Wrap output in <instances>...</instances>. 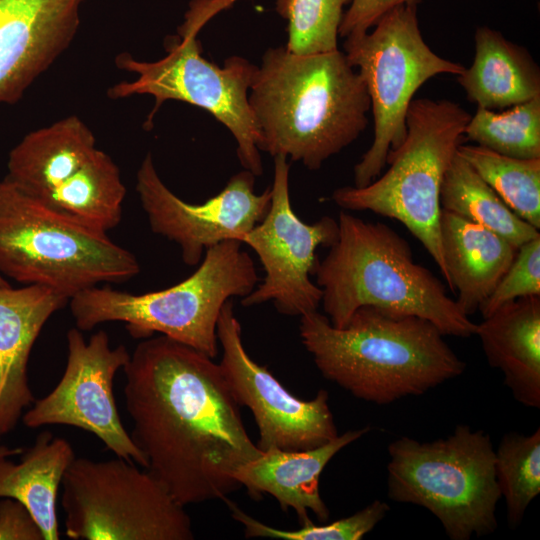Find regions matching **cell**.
I'll return each instance as SVG.
<instances>
[{"instance_id": "obj_1", "label": "cell", "mask_w": 540, "mask_h": 540, "mask_svg": "<svg viewBox=\"0 0 540 540\" xmlns=\"http://www.w3.org/2000/svg\"><path fill=\"white\" fill-rule=\"evenodd\" d=\"M130 434L150 471L181 505L225 500L234 475L262 451L244 426L223 370L164 335L143 339L123 368Z\"/></svg>"}, {"instance_id": "obj_2", "label": "cell", "mask_w": 540, "mask_h": 540, "mask_svg": "<svg viewBox=\"0 0 540 540\" xmlns=\"http://www.w3.org/2000/svg\"><path fill=\"white\" fill-rule=\"evenodd\" d=\"M248 101L260 134L258 149L318 170L365 130L370 98L365 82L339 49L296 54L268 48Z\"/></svg>"}, {"instance_id": "obj_3", "label": "cell", "mask_w": 540, "mask_h": 540, "mask_svg": "<svg viewBox=\"0 0 540 540\" xmlns=\"http://www.w3.org/2000/svg\"><path fill=\"white\" fill-rule=\"evenodd\" d=\"M299 334L324 378L379 405L424 394L466 369L430 321L375 306L359 307L342 328L317 310L306 313Z\"/></svg>"}, {"instance_id": "obj_4", "label": "cell", "mask_w": 540, "mask_h": 540, "mask_svg": "<svg viewBox=\"0 0 540 540\" xmlns=\"http://www.w3.org/2000/svg\"><path fill=\"white\" fill-rule=\"evenodd\" d=\"M339 234L314 271L330 323L344 327L361 306L415 315L444 336H474L472 322L447 294L445 285L416 263L409 243L380 222L347 212L338 217Z\"/></svg>"}, {"instance_id": "obj_5", "label": "cell", "mask_w": 540, "mask_h": 540, "mask_svg": "<svg viewBox=\"0 0 540 540\" xmlns=\"http://www.w3.org/2000/svg\"><path fill=\"white\" fill-rule=\"evenodd\" d=\"M257 282L255 264L242 242L226 240L207 249L198 268L171 287L133 294L98 285L77 293L68 304L81 331L123 322L135 339L164 335L214 359L223 305L248 295Z\"/></svg>"}, {"instance_id": "obj_6", "label": "cell", "mask_w": 540, "mask_h": 540, "mask_svg": "<svg viewBox=\"0 0 540 540\" xmlns=\"http://www.w3.org/2000/svg\"><path fill=\"white\" fill-rule=\"evenodd\" d=\"M135 255L107 232L62 215L6 177L0 180V274L48 287L69 300L100 284L135 277Z\"/></svg>"}, {"instance_id": "obj_7", "label": "cell", "mask_w": 540, "mask_h": 540, "mask_svg": "<svg viewBox=\"0 0 540 540\" xmlns=\"http://www.w3.org/2000/svg\"><path fill=\"white\" fill-rule=\"evenodd\" d=\"M235 0H194L178 37L166 44L167 54L156 61H140L121 53L115 63L133 73L132 81H122L108 90L112 99L133 95H151L155 100L146 124L168 100L186 102L208 111L232 133L237 156L244 169L255 176L263 173L258 145L260 134L248 101L250 86L257 68L249 60L231 56L220 67L201 55L197 35L203 25L219 10Z\"/></svg>"}, {"instance_id": "obj_8", "label": "cell", "mask_w": 540, "mask_h": 540, "mask_svg": "<svg viewBox=\"0 0 540 540\" xmlns=\"http://www.w3.org/2000/svg\"><path fill=\"white\" fill-rule=\"evenodd\" d=\"M470 118L453 101L413 99L405 138L388 154L389 168L364 187H340L331 196L345 210H369L401 222L428 251L445 280L440 191Z\"/></svg>"}, {"instance_id": "obj_9", "label": "cell", "mask_w": 540, "mask_h": 540, "mask_svg": "<svg viewBox=\"0 0 540 540\" xmlns=\"http://www.w3.org/2000/svg\"><path fill=\"white\" fill-rule=\"evenodd\" d=\"M388 497L421 506L451 540L492 534L501 498L490 435L459 424L433 441L400 437L388 445Z\"/></svg>"}, {"instance_id": "obj_10", "label": "cell", "mask_w": 540, "mask_h": 540, "mask_svg": "<svg viewBox=\"0 0 540 540\" xmlns=\"http://www.w3.org/2000/svg\"><path fill=\"white\" fill-rule=\"evenodd\" d=\"M417 5H400L383 15L371 31L345 38L344 53L365 82L374 121L372 144L354 167L355 187L381 175L389 152L403 142L407 111L417 90L436 75L458 76L465 69L427 45Z\"/></svg>"}, {"instance_id": "obj_11", "label": "cell", "mask_w": 540, "mask_h": 540, "mask_svg": "<svg viewBox=\"0 0 540 540\" xmlns=\"http://www.w3.org/2000/svg\"><path fill=\"white\" fill-rule=\"evenodd\" d=\"M7 170L15 186L62 215L104 232L121 221L120 170L77 116L25 135L10 151Z\"/></svg>"}, {"instance_id": "obj_12", "label": "cell", "mask_w": 540, "mask_h": 540, "mask_svg": "<svg viewBox=\"0 0 540 540\" xmlns=\"http://www.w3.org/2000/svg\"><path fill=\"white\" fill-rule=\"evenodd\" d=\"M61 486L65 534L72 540L194 539L185 506L131 460L75 457Z\"/></svg>"}, {"instance_id": "obj_13", "label": "cell", "mask_w": 540, "mask_h": 540, "mask_svg": "<svg viewBox=\"0 0 540 540\" xmlns=\"http://www.w3.org/2000/svg\"><path fill=\"white\" fill-rule=\"evenodd\" d=\"M273 158L270 208L241 240L257 254L265 277L241 302L254 306L272 301L280 314L302 316L316 311L321 303L322 290L310 280V275L318 263L317 248L334 244L339 225L330 216L307 224L296 215L290 202L287 157Z\"/></svg>"}, {"instance_id": "obj_14", "label": "cell", "mask_w": 540, "mask_h": 540, "mask_svg": "<svg viewBox=\"0 0 540 540\" xmlns=\"http://www.w3.org/2000/svg\"><path fill=\"white\" fill-rule=\"evenodd\" d=\"M66 341L64 373L50 393L33 402L23 415L24 425L83 429L94 434L117 457L146 468V458L124 428L113 394L116 373L130 358L126 346L112 347L104 330L85 340L77 327L68 330Z\"/></svg>"}, {"instance_id": "obj_15", "label": "cell", "mask_w": 540, "mask_h": 540, "mask_svg": "<svg viewBox=\"0 0 540 540\" xmlns=\"http://www.w3.org/2000/svg\"><path fill=\"white\" fill-rule=\"evenodd\" d=\"M217 337L222 347L219 364L239 405L253 415L261 451L312 449L338 436L326 390H319L311 400L297 398L249 356L231 300L220 312Z\"/></svg>"}, {"instance_id": "obj_16", "label": "cell", "mask_w": 540, "mask_h": 540, "mask_svg": "<svg viewBox=\"0 0 540 540\" xmlns=\"http://www.w3.org/2000/svg\"><path fill=\"white\" fill-rule=\"evenodd\" d=\"M255 175L234 174L217 195L202 204L187 203L161 180L150 153L136 175V192L152 232L175 242L183 262L198 265L210 247L226 240L241 242L260 223L271 204V187L254 191Z\"/></svg>"}, {"instance_id": "obj_17", "label": "cell", "mask_w": 540, "mask_h": 540, "mask_svg": "<svg viewBox=\"0 0 540 540\" xmlns=\"http://www.w3.org/2000/svg\"><path fill=\"white\" fill-rule=\"evenodd\" d=\"M83 0H0V104L19 101L68 48Z\"/></svg>"}, {"instance_id": "obj_18", "label": "cell", "mask_w": 540, "mask_h": 540, "mask_svg": "<svg viewBox=\"0 0 540 540\" xmlns=\"http://www.w3.org/2000/svg\"><path fill=\"white\" fill-rule=\"evenodd\" d=\"M68 302L40 285L0 286V438L35 401L28 379L30 353L46 322Z\"/></svg>"}, {"instance_id": "obj_19", "label": "cell", "mask_w": 540, "mask_h": 540, "mask_svg": "<svg viewBox=\"0 0 540 540\" xmlns=\"http://www.w3.org/2000/svg\"><path fill=\"white\" fill-rule=\"evenodd\" d=\"M369 431V426L349 430L312 449L262 451L242 465L234 478L251 498L258 500L263 494H269L284 512L293 509L300 525L311 521L309 511L325 522L330 512L320 494V476L340 450Z\"/></svg>"}, {"instance_id": "obj_20", "label": "cell", "mask_w": 540, "mask_h": 540, "mask_svg": "<svg viewBox=\"0 0 540 540\" xmlns=\"http://www.w3.org/2000/svg\"><path fill=\"white\" fill-rule=\"evenodd\" d=\"M475 335L514 399L540 408V295L500 306L477 324Z\"/></svg>"}, {"instance_id": "obj_21", "label": "cell", "mask_w": 540, "mask_h": 540, "mask_svg": "<svg viewBox=\"0 0 540 540\" xmlns=\"http://www.w3.org/2000/svg\"><path fill=\"white\" fill-rule=\"evenodd\" d=\"M440 235L448 288L470 316L489 297L518 248L490 229L443 210Z\"/></svg>"}, {"instance_id": "obj_22", "label": "cell", "mask_w": 540, "mask_h": 540, "mask_svg": "<svg viewBox=\"0 0 540 540\" xmlns=\"http://www.w3.org/2000/svg\"><path fill=\"white\" fill-rule=\"evenodd\" d=\"M474 39L473 63L457 76L470 102L501 111L540 96V70L524 47L487 26Z\"/></svg>"}, {"instance_id": "obj_23", "label": "cell", "mask_w": 540, "mask_h": 540, "mask_svg": "<svg viewBox=\"0 0 540 540\" xmlns=\"http://www.w3.org/2000/svg\"><path fill=\"white\" fill-rule=\"evenodd\" d=\"M75 457L69 441L49 431L37 436L19 463L0 457V498L21 502L38 523L44 540L60 538L56 499Z\"/></svg>"}, {"instance_id": "obj_24", "label": "cell", "mask_w": 540, "mask_h": 540, "mask_svg": "<svg viewBox=\"0 0 540 540\" xmlns=\"http://www.w3.org/2000/svg\"><path fill=\"white\" fill-rule=\"evenodd\" d=\"M440 204L443 210L490 229L516 248L540 236L539 230L517 216L458 152L445 172Z\"/></svg>"}, {"instance_id": "obj_25", "label": "cell", "mask_w": 540, "mask_h": 540, "mask_svg": "<svg viewBox=\"0 0 540 540\" xmlns=\"http://www.w3.org/2000/svg\"><path fill=\"white\" fill-rule=\"evenodd\" d=\"M457 152L517 216L540 229V158H513L476 144H460Z\"/></svg>"}, {"instance_id": "obj_26", "label": "cell", "mask_w": 540, "mask_h": 540, "mask_svg": "<svg viewBox=\"0 0 540 540\" xmlns=\"http://www.w3.org/2000/svg\"><path fill=\"white\" fill-rule=\"evenodd\" d=\"M464 135L505 156L540 158V96L501 111L477 107Z\"/></svg>"}, {"instance_id": "obj_27", "label": "cell", "mask_w": 540, "mask_h": 540, "mask_svg": "<svg viewBox=\"0 0 540 540\" xmlns=\"http://www.w3.org/2000/svg\"><path fill=\"white\" fill-rule=\"evenodd\" d=\"M495 473L508 523L515 527L540 492V429L505 434L495 449Z\"/></svg>"}, {"instance_id": "obj_28", "label": "cell", "mask_w": 540, "mask_h": 540, "mask_svg": "<svg viewBox=\"0 0 540 540\" xmlns=\"http://www.w3.org/2000/svg\"><path fill=\"white\" fill-rule=\"evenodd\" d=\"M351 0H276L277 13L287 21L286 49L296 54L338 49L344 6Z\"/></svg>"}, {"instance_id": "obj_29", "label": "cell", "mask_w": 540, "mask_h": 540, "mask_svg": "<svg viewBox=\"0 0 540 540\" xmlns=\"http://www.w3.org/2000/svg\"><path fill=\"white\" fill-rule=\"evenodd\" d=\"M234 520L244 529L246 538L264 537L282 540H361L385 518L390 511L387 503L374 500L353 515L328 524L315 525L312 521L294 530L278 529L253 518L228 498L224 500Z\"/></svg>"}, {"instance_id": "obj_30", "label": "cell", "mask_w": 540, "mask_h": 540, "mask_svg": "<svg viewBox=\"0 0 540 540\" xmlns=\"http://www.w3.org/2000/svg\"><path fill=\"white\" fill-rule=\"evenodd\" d=\"M540 295V236L522 244L511 265L479 307L483 318L518 298Z\"/></svg>"}, {"instance_id": "obj_31", "label": "cell", "mask_w": 540, "mask_h": 540, "mask_svg": "<svg viewBox=\"0 0 540 540\" xmlns=\"http://www.w3.org/2000/svg\"><path fill=\"white\" fill-rule=\"evenodd\" d=\"M421 0H351L344 11L339 27V36L361 35L368 32L390 10L407 3Z\"/></svg>"}, {"instance_id": "obj_32", "label": "cell", "mask_w": 540, "mask_h": 540, "mask_svg": "<svg viewBox=\"0 0 540 540\" xmlns=\"http://www.w3.org/2000/svg\"><path fill=\"white\" fill-rule=\"evenodd\" d=\"M0 540H44L30 511L12 498L0 500Z\"/></svg>"}, {"instance_id": "obj_33", "label": "cell", "mask_w": 540, "mask_h": 540, "mask_svg": "<svg viewBox=\"0 0 540 540\" xmlns=\"http://www.w3.org/2000/svg\"><path fill=\"white\" fill-rule=\"evenodd\" d=\"M23 449L22 448H10L8 446H0V457H9L14 456L18 454H22Z\"/></svg>"}, {"instance_id": "obj_34", "label": "cell", "mask_w": 540, "mask_h": 540, "mask_svg": "<svg viewBox=\"0 0 540 540\" xmlns=\"http://www.w3.org/2000/svg\"><path fill=\"white\" fill-rule=\"evenodd\" d=\"M9 285L7 280L0 274V286Z\"/></svg>"}]
</instances>
